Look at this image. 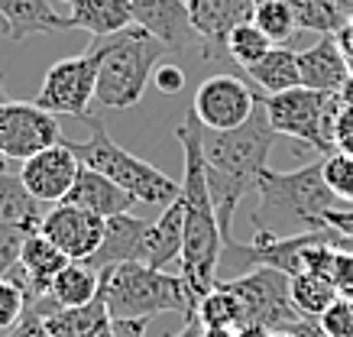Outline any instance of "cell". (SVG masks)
I'll return each instance as SVG.
<instances>
[{"label":"cell","mask_w":353,"mask_h":337,"mask_svg":"<svg viewBox=\"0 0 353 337\" xmlns=\"http://www.w3.org/2000/svg\"><path fill=\"white\" fill-rule=\"evenodd\" d=\"M185 156L182 172V205H185V243L179 276L192 295L194 308L221 279V260H224V237L217 224L211 192H208V165H204V133L201 123L188 110L185 123L175 130Z\"/></svg>","instance_id":"obj_1"},{"label":"cell","mask_w":353,"mask_h":337,"mask_svg":"<svg viewBox=\"0 0 353 337\" xmlns=\"http://www.w3.org/2000/svg\"><path fill=\"white\" fill-rule=\"evenodd\" d=\"M279 133L269 127L263 94L253 110V117L240 123L236 130L217 133L211 143H204V165H208V192L214 205L217 224L224 243L234 240L236 207L243 205L246 192H256V178L266 169V156L272 152Z\"/></svg>","instance_id":"obj_2"},{"label":"cell","mask_w":353,"mask_h":337,"mask_svg":"<svg viewBox=\"0 0 353 337\" xmlns=\"http://www.w3.org/2000/svg\"><path fill=\"white\" fill-rule=\"evenodd\" d=\"M88 49L97 55L94 104L108 110H127L139 104L165 52V45L139 26H130L117 36H101Z\"/></svg>","instance_id":"obj_3"},{"label":"cell","mask_w":353,"mask_h":337,"mask_svg":"<svg viewBox=\"0 0 353 337\" xmlns=\"http://www.w3.org/2000/svg\"><path fill=\"white\" fill-rule=\"evenodd\" d=\"M101 302L108 305L110 318L150 321L152 315L179 312L185 321L194 315V302L185 289L182 276L165 269H152L146 263H120L101 269Z\"/></svg>","instance_id":"obj_4"},{"label":"cell","mask_w":353,"mask_h":337,"mask_svg":"<svg viewBox=\"0 0 353 337\" xmlns=\"http://www.w3.org/2000/svg\"><path fill=\"white\" fill-rule=\"evenodd\" d=\"M256 195L259 211L253 214V224H263L269 218V230H276L279 221H292L299 230H324L327 211L341 205L324 182V156L295 172H276L266 165L256 178Z\"/></svg>","instance_id":"obj_5"},{"label":"cell","mask_w":353,"mask_h":337,"mask_svg":"<svg viewBox=\"0 0 353 337\" xmlns=\"http://www.w3.org/2000/svg\"><path fill=\"white\" fill-rule=\"evenodd\" d=\"M85 120H88V127H91V136L81 143H65L78 156L81 165L108 175L110 182H117L123 192H130L143 205L165 207L182 195V182L169 178L156 165H150L146 159H139V156H133V152H127L123 146H117V143L110 140V133L101 117L88 114Z\"/></svg>","instance_id":"obj_6"},{"label":"cell","mask_w":353,"mask_h":337,"mask_svg":"<svg viewBox=\"0 0 353 337\" xmlns=\"http://www.w3.org/2000/svg\"><path fill=\"white\" fill-rule=\"evenodd\" d=\"M263 108L276 133L308 143L318 156L334 152V120L341 114V94H321L299 85L279 94H263Z\"/></svg>","instance_id":"obj_7"},{"label":"cell","mask_w":353,"mask_h":337,"mask_svg":"<svg viewBox=\"0 0 353 337\" xmlns=\"http://www.w3.org/2000/svg\"><path fill=\"white\" fill-rule=\"evenodd\" d=\"M227 289L236 295L243 325H263L269 331L289 327L299 321V312L289 295V276L272 266H253L236 279H227Z\"/></svg>","instance_id":"obj_8"},{"label":"cell","mask_w":353,"mask_h":337,"mask_svg":"<svg viewBox=\"0 0 353 337\" xmlns=\"http://www.w3.org/2000/svg\"><path fill=\"white\" fill-rule=\"evenodd\" d=\"M97 88V55L85 49L81 55L62 59L46 72L36 104L49 114H72V117H88V108L94 104Z\"/></svg>","instance_id":"obj_9"},{"label":"cell","mask_w":353,"mask_h":337,"mask_svg":"<svg viewBox=\"0 0 353 337\" xmlns=\"http://www.w3.org/2000/svg\"><path fill=\"white\" fill-rule=\"evenodd\" d=\"M256 104H259L256 88L246 85L243 78H236L234 72H217V75L204 78L201 88L194 91L192 114L208 130L227 133L253 117Z\"/></svg>","instance_id":"obj_10"},{"label":"cell","mask_w":353,"mask_h":337,"mask_svg":"<svg viewBox=\"0 0 353 337\" xmlns=\"http://www.w3.org/2000/svg\"><path fill=\"white\" fill-rule=\"evenodd\" d=\"M55 143H62V127L55 114L43 110L36 101L0 104V152L10 163H26Z\"/></svg>","instance_id":"obj_11"},{"label":"cell","mask_w":353,"mask_h":337,"mask_svg":"<svg viewBox=\"0 0 353 337\" xmlns=\"http://www.w3.org/2000/svg\"><path fill=\"white\" fill-rule=\"evenodd\" d=\"M133 26L146 30L169 52H201L204 59V43L192 26L188 0H133Z\"/></svg>","instance_id":"obj_12"},{"label":"cell","mask_w":353,"mask_h":337,"mask_svg":"<svg viewBox=\"0 0 353 337\" xmlns=\"http://www.w3.org/2000/svg\"><path fill=\"white\" fill-rule=\"evenodd\" d=\"M39 234L52 240L55 247L68 256V260H91L94 250L101 247V237H104V218H97L91 211L78 205H68V201H59L46 211L43 227Z\"/></svg>","instance_id":"obj_13"},{"label":"cell","mask_w":353,"mask_h":337,"mask_svg":"<svg viewBox=\"0 0 353 337\" xmlns=\"http://www.w3.org/2000/svg\"><path fill=\"white\" fill-rule=\"evenodd\" d=\"M78 169H81L78 156L62 140L55 146H49V150L36 152L32 159H26L20 169V178L23 185L30 188L32 198H39L43 205H59L72 192V185H75Z\"/></svg>","instance_id":"obj_14"},{"label":"cell","mask_w":353,"mask_h":337,"mask_svg":"<svg viewBox=\"0 0 353 337\" xmlns=\"http://www.w3.org/2000/svg\"><path fill=\"white\" fill-rule=\"evenodd\" d=\"M194 33L204 43V59H227L224 43L236 26L253 23L256 0H188ZM230 62V59H227Z\"/></svg>","instance_id":"obj_15"},{"label":"cell","mask_w":353,"mask_h":337,"mask_svg":"<svg viewBox=\"0 0 353 337\" xmlns=\"http://www.w3.org/2000/svg\"><path fill=\"white\" fill-rule=\"evenodd\" d=\"M0 36L23 43L39 33H65L72 30L68 13H55L52 0H0Z\"/></svg>","instance_id":"obj_16"},{"label":"cell","mask_w":353,"mask_h":337,"mask_svg":"<svg viewBox=\"0 0 353 337\" xmlns=\"http://www.w3.org/2000/svg\"><path fill=\"white\" fill-rule=\"evenodd\" d=\"M146 230L150 221L133 218V214H114L104 218V237L101 247L94 250L91 260H85L88 266H94L97 272L120 266V263H139L143 256V243H146Z\"/></svg>","instance_id":"obj_17"},{"label":"cell","mask_w":353,"mask_h":337,"mask_svg":"<svg viewBox=\"0 0 353 337\" xmlns=\"http://www.w3.org/2000/svg\"><path fill=\"white\" fill-rule=\"evenodd\" d=\"M299 72H301V88L321 91V94H337L350 81V62L337 49L334 36H321L311 49L299 52Z\"/></svg>","instance_id":"obj_18"},{"label":"cell","mask_w":353,"mask_h":337,"mask_svg":"<svg viewBox=\"0 0 353 337\" xmlns=\"http://www.w3.org/2000/svg\"><path fill=\"white\" fill-rule=\"evenodd\" d=\"M65 201H68V205L85 207V211L97 214V218L130 214V207L139 205L137 198L130 195V192H123L117 182H110L108 175L94 172V169H88V165H81V169H78L75 185H72V192L65 195Z\"/></svg>","instance_id":"obj_19"},{"label":"cell","mask_w":353,"mask_h":337,"mask_svg":"<svg viewBox=\"0 0 353 337\" xmlns=\"http://www.w3.org/2000/svg\"><path fill=\"white\" fill-rule=\"evenodd\" d=\"M182 243H185V205H182V195H179L172 205L162 207L159 218L150 221L139 263L169 272L172 263L182 260Z\"/></svg>","instance_id":"obj_20"},{"label":"cell","mask_w":353,"mask_h":337,"mask_svg":"<svg viewBox=\"0 0 353 337\" xmlns=\"http://www.w3.org/2000/svg\"><path fill=\"white\" fill-rule=\"evenodd\" d=\"M68 256H65L59 247H55L52 240L46 237V234H30L26 237V243H23V253H20V269H23V279H26V285H30V295L39 302V298H46L49 295V289H52V279L59 276V272L68 266Z\"/></svg>","instance_id":"obj_21"},{"label":"cell","mask_w":353,"mask_h":337,"mask_svg":"<svg viewBox=\"0 0 353 337\" xmlns=\"http://www.w3.org/2000/svg\"><path fill=\"white\" fill-rule=\"evenodd\" d=\"M68 23L72 30H85L94 39L117 36L133 26V0H72Z\"/></svg>","instance_id":"obj_22"},{"label":"cell","mask_w":353,"mask_h":337,"mask_svg":"<svg viewBox=\"0 0 353 337\" xmlns=\"http://www.w3.org/2000/svg\"><path fill=\"white\" fill-rule=\"evenodd\" d=\"M43 321L52 337H110V327H114V318H110L108 305L101 302V295L81 308L43 312Z\"/></svg>","instance_id":"obj_23"},{"label":"cell","mask_w":353,"mask_h":337,"mask_svg":"<svg viewBox=\"0 0 353 337\" xmlns=\"http://www.w3.org/2000/svg\"><path fill=\"white\" fill-rule=\"evenodd\" d=\"M250 85L256 88L259 94H279V91H289V88L301 85V72H299V52L289 45H272L256 65L246 68Z\"/></svg>","instance_id":"obj_24"},{"label":"cell","mask_w":353,"mask_h":337,"mask_svg":"<svg viewBox=\"0 0 353 337\" xmlns=\"http://www.w3.org/2000/svg\"><path fill=\"white\" fill-rule=\"evenodd\" d=\"M97 292H101V272L81 260H72L52 279V289L46 298L55 312V308H81V305L94 302Z\"/></svg>","instance_id":"obj_25"},{"label":"cell","mask_w":353,"mask_h":337,"mask_svg":"<svg viewBox=\"0 0 353 337\" xmlns=\"http://www.w3.org/2000/svg\"><path fill=\"white\" fill-rule=\"evenodd\" d=\"M43 201L30 195V188L23 185V178L17 175L0 172V221L3 224H13V227H23L26 234H36L43 227Z\"/></svg>","instance_id":"obj_26"},{"label":"cell","mask_w":353,"mask_h":337,"mask_svg":"<svg viewBox=\"0 0 353 337\" xmlns=\"http://www.w3.org/2000/svg\"><path fill=\"white\" fill-rule=\"evenodd\" d=\"M289 295H292L295 312H299L301 318H314V321L341 298L337 285H334L331 279H324V276H314V272H299V276H292Z\"/></svg>","instance_id":"obj_27"},{"label":"cell","mask_w":353,"mask_h":337,"mask_svg":"<svg viewBox=\"0 0 353 337\" xmlns=\"http://www.w3.org/2000/svg\"><path fill=\"white\" fill-rule=\"evenodd\" d=\"M194 318L201 321L204 327H240L243 325V312H240V302L236 295L227 289V283L217 279V285L204 295L198 308H194Z\"/></svg>","instance_id":"obj_28"},{"label":"cell","mask_w":353,"mask_h":337,"mask_svg":"<svg viewBox=\"0 0 353 337\" xmlns=\"http://www.w3.org/2000/svg\"><path fill=\"white\" fill-rule=\"evenodd\" d=\"M292 10H295V20H299L301 30H311V33L321 36H334L341 30V23L347 20L341 0H289Z\"/></svg>","instance_id":"obj_29"},{"label":"cell","mask_w":353,"mask_h":337,"mask_svg":"<svg viewBox=\"0 0 353 337\" xmlns=\"http://www.w3.org/2000/svg\"><path fill=\"white\" fill-rule=\"evenodd\" d=\"M269 49H272V39L259 30L256 23H243V26H236L234 33L227 36V43H224L227 59H230L236 68H243V72L250 65H256Z\"/></svg>","instance_id":"obj_30"},{"label":"cell","mask_w":353,"mask_h":337,"mask_svg":"<svg viewBox=\"0 0 353 337\" xmlns=\"http://www.w3.org/2000/svg\"><path fill=\"white\" fill-rule=\"evenodd\" d=\"M253 23L272 39V45H289V39L299 33V20L289 0H259Z\"/></svg>","instance_id":"obj_31"},{"label":"cell","mask_w":353,"mask_h":337,"mask_svg":"<svg viewBox=\"0 0 353 337\" xmlns=\"http://www.w3.org/2000/svg\"><path fill=\"white\" fill-rule=\"evenodd\" d=\"M30 285L23 279V269L20 276H7V279H0V334L3 331H10L13 325H20L23 315L30 312Z\"/></svg>","instance_id":"obj_32"},{"label":"cell","mask_w":353,"mask_h":337,"mask_svg":"<svg viewBox=\"0 0 353 337\" xmlns=\"http://www.w3.org/2000/svg\"><path fill=\"white\" fill-rule=\"evenodd\" d=\"M324 182L337 195V201L353 205V156L350 152L334 150L324 156Z\"/></svg>","instance_id":"obj_33"},{"label":"cell","mask_w":353,"mask_h":337,"mask_svg":"<svg viewBox=\"0 0 353 337\" xmlns=\"http://www.w3.org/2000/svg\"><path fill=\"white\" fill-rule=\"evenodd\" d=\"M26 237H30V234L23 227H13V224H3V221H0V279H7V276L20 266V253H23Z\"/></svg>","instance_id":"obj_34"},{"label":"cell","mask_w":353,"mask_h":337,"mask_svg":"<svg viewBox=\"0 0 353 337\" xmlns=\"http://www.w3.org/2000/svg\"><path fill=\"white\" fill-rule=\"evenodd\" d=\"M318 325L327 337H353V298H337V302L318 318Z\"/></svg>","instance_id":"obj_35"},{"label":"cell","mask_w":353,"mask_h":337,"mask_svg":"<svg viewBox=\"0 0 353 337\" xmlns=\"http://www.w3.org/2000/svg\"><path fill=\"white\" fill-rule=\"evenodd\" d=\"M334 150L353 156V104L341 101V114L334 120Z\"/></svg>","instance_id":"obj_36"},{"label":"cell","mask_w":353,"mask_h":337,"mask_svg":"<svg viewBox=\"0 0 353 337\" xmlns=\"http://www.w3.org/2000/svg\"><path fill=\"white\" fill-rule=\"evenodd\" d=\"M152 85L159 88L162 94H179L185 88V72L179 65H172V62H159L156 72H152Z\"/></svg>","instance_id":"obj_37"},{"label":"cell","mask_w":353,"mask_h":337,"mask_svg":"<svg viewBox=\"0 0 353 337\" xmlns=\"http://www.w3.org/2000/svg\"><path fill=\"white\" fill-rule=\"evenodd\" d=\"M0 337H52V334H49V327H46V321H43V312L30 308V312L23 315L20 325H13L10 331H3Z\"/></svg>","instance_id":"obj_38"},{"label":"cell","mask_w":353,"mask_h":337,"mask_svg":"<svg viewBox=\"0 0 353 337\" xmlns=\"http://www.w3.org/2000/svg\"><path fill=\"white\" fill-rule=\"evenodd\" d=\"M334 285L343 298H353V253L341 250L337 256V266H334Z\"/></svg>","instance_id":"obj_39"},{"label":"cell","mask_w":353,"mask_h":337,"mask_svg":"<svg viewBox=\"0 0 353 337\" xmlns=\"http://www.w3.org/2000/svg\"><path fill=\"white\" fill-rule=\"evenodd\" d=\"M327 227H334L337 234L353 240V205H337L334 211H327V218H324Z\"/></svg>","instance_id":"obj_40"},{"label":"cell","mask_w":353,"mask_h":337,"mask_svg":"<svg viewBox=\"0 0 353 337\" xmlns=\"http://www.w3.org/2000/svg\"><path fill=\"white\" fill-rule=\"evenodd\" d=\"M110 337H146V318L143 321H127V318H114Z\"/></svg>","instance_id":"obj_41"},{"label":"cell","mask_w":353,"mask_h":337,"mask_svg":"<svg viewBox=\"0 0 353 337\" xmlns=\"http://www.w3.org/2000/svg\"><path fill=\"white\" fill-rule=\"evenodd\" d=\"M334 43H337V49L347 55V62L353 65V17H347V20L341 23V30L334 33Z\"/></svg>","instance_id":"obj_42"},{"label":"cell","mask_w":353,"mask_h":337,"mask_svg":"<svg viewBox=\"0 0 353 337\" xmlns=\"http://www.w3.org/2000/svg\"><path fill=\"white\" fill-rule=\"evenodd\" d=\"M292 331H295V334L299 337H327L321 331V325H318V321H314V318H299V321H295V325H289ZM279 331H282V327H279Z\"/></svg>","instance_id":"obj_43"},{"label":"cell","mask_w":353,"mask_h":337,"mask_svg":"<svg viewBox=\"0 0 353 337\" xmlns=\"http://www.w3.org/2000/svg\"><path fill=\"white\" fill-rule=\"evenodd\" d=\"M272 331L269 327H263V325H240V327H234V337H269Z\"/></svg>","instance_id":"obj_44"},{"label":"cell","mask_w":353,"mask_h":337,"mask_svg":"<svg viewBox=\"0 0 353 337\" xmlns=\"http://www.w3.org/2000/svg\"><path fill=\"white\" fill-rule=\"evenodd\" d=\"M175 337H204V325H201V321H198V318H188V321H185V327H182V331H179V334H175Z\"/></svg>","instance_id":"obj_45"},{"label":"cell","mask_w":353,"mask_h":337,"mask_svg":"<svg viewBox=\"0 0 353 337\" xmlns=\"http://www.w3.org/2000/svg\"><path fill=\"white\" fill-rule=\"evenodd\" d=\"M204 337H234V327H204Z\"/></svg>","instance_id":"obj_46"},{"label":"cell","mask_w":353,"mask_h":337,"mask_svg":"<svg viewBox=\"0 0 353 337\" xmlns=\"http://www.w3.org/2000/svg\"><path fill=\"white\" fill-rule=\"evenodd\" d=\"M269 337H299V334H295L292 327H282V331H272V334H269Z\"/></svg>","instance_id":"obj_47"},{"label":"cell","mask_w":353,"mask_h":337,"mask_svg":"<svg viewBox=\"0 0 353 337\" xmlns=\"http://www.w3.org/2000/svg\"><path fill=\"white\" fill-rule=\"evenodd\" d=\"M7 101L10 98H7V88H3V75H0V104H7Z\"/></svg>","instance_id":"obj_48"},{"label":"cell","mask_w":353,"mask_h":337,"mask_svg":"<svg viewBox=\"0 0 353 337\" xmlns=\"http://www.w3.org/2000/svg\"><path fill=\"white\" fill-rule=\"evenodd\" d=\"M7 163H10V159H7V156L0 152V172H7Z\"/></svg>","instance_id":"obj_49"},{"label":"cell","mask_w":353,"mask_h":337,"mask_svg":"<svg viewBox=\"0 0 353 337\" xmlns=\"http://www.w3.org/2000/svg\"><path fill=\"white\" fill-rule=\"evenodd\" d=\"M65 3H72V0H65Z\"/></svg>","instance_id":"obj_50"},{"label":"cell","mask_w":353,"mask_h":337,"mask_svg":"<svg viewBox=\"0 0 353 337\" xmlns=\"http://www.w3.org/2000/svg\"><path fill=\"white\" fill-rule=\"evenodd\" d=\"M256 3H259V0H256Z\"/></svg>","instance_id":"obj_51"}]
</instances>
